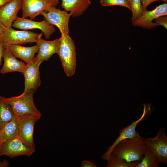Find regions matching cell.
I'll use <instances>...</instances> for the list:
<instances>
[{
	"label": "cell",
	"mask_w": 167,
	"mask_h": 167,
	"mask_svg": "<svg viewBox=\"0 0 167 167\" xmlns=\"http://www.w3.org/2000/svg\"><path fill=\"white\" fill-rule=\"evenodd\" d=\"M11 0H0V7Z\"/></svg>",
	"instance_id": "4dcf8cb0"
},
{
	"label": "cell",
	"mask_w": 167,
	"mask_h": 167,
	"mask_svg": "<svg viewBox=\"0 0 167 167\" xmlns=\"http://www.w3.org/2000/svg\"><path fill=\"white\" fill-rule=\"evenodd\" d=\"M164 0V2H165V3H167V0Z\"/></svg>",
	"instance_id": "1f68e13d"
},
{
	"label": "cell",
	"mask_w": 167,
	"mask_h": 167,
	"mask_svg": "<svg viewBox=\"0 0 167 167\" xmlns=\"http://www.w3.org/2000/svg\"><path fill=\"white\" fill-rule=\"evenodd\" d=\"M143 138L139 135L123 139L116 145L111 153L124 159L128 163L140 162L147 148Z\"/></svg>",
	"instance_id": "6da1fadb"
},
{
	"label": "cell",
	"mask_w": 167,
	"mask_h": 167,
	"mask_svg": "<svg viewBox=\"0 0 167 167\" xmlns=\"http://www.w3.org/2000/svg\"><path fill=\"white\" fill-rule=\"evenodd\" d=\"M144 156L136 167H158L160 163L153 152L147 147Z\"/></svg>",
	"instance_id": "7402d4cb"
},
{
	"label": "cell",
	"mask_w": 167,
	"mask_h": 167,
	"mask_svg": "<svg viewBox=\"0 0 167 167\" xmlns=\"http://www.w3.org/2000/svg\"><path fill=\"white\" fill-rule=\"evenodd\" d=\"M12 26L15 28L25 30L39 29L42 31L46 39H49L55 31L54 26L45 19L37 22L18 16L13 22Z\"/></svg>",
	"instance_id": "30bf717a"
},
{
	"label": "cell",
	"mask_w": 167,
	"mask_h": 167,
	"mask_svg": "<svg viewBox=\"0 0 167 167\" xmlns=\"http://www.w3.org/2000/svg\"><path fill=\"white\" fill-rule=\"evenodd\" d=\"M36 43L38 46V50L36 57L38 61L42 63L43 61H48L53 54H57L60 45V38L48 41L41 37L37 40Z\"/></svg>",
	"instance_id": "9a60e30c"
},
{
	"label": "cell",
	"mask_w": 167,
	"mask_h": 167,
	"mask_svg": "<svg viewBox=\"0 0 167 167\" xmlns=\"http://www.w3.org/2000/svg\"><path fill=\"white\" fill-rule=\"evenodd\" d=\"M160 0L164 2V0H141L143 13L147 10V7L151 3Z\"/></svg>",
	"instance_id": "484cf974"
},
{
	"label": "cell",
	"mask_w": 167,
	"mask_h": 167,
	"mask_svg": "<svg viewBox=\"0 0 167 167\" xmlns=\"http://www.w3.org/2000/svg\"><path fill=\"white\" fill-rule=\"evenodd\" d=\"M35 92L32 90L24 91L19 96L9 98L4 97V100L11 106L15 117L27 114L41 116L36 107L33 96Z\"/></svg>",
	"instance_id": "3957f363"
},
{
	"label": "cell",
	"mask_w": 167,
	"mask_h": 167,
	"mask_svg": "<svg viewBox=\"0 0 167 167\" xmlns=\"http://www.w3.org/2000/svg\"><path fill=\"white\" fill-rule=\"evenodd\" d=\"M41 116L39 115L30 114L16 117L18 124L16 137L34 152L36 150L33 137L34 126Z\"/></svg>",
	"instance_id": "277c9868"
},
{
	"label": "cell",
	"mask_w": 167,
	"mask_h": 167,
	"mask_svg": "<svg viewBox=\"0 0 167 167\" xmlns=\"http://www.w3.org/2000/svg\"><path fill=\"white\" fill-rule=\"evenodd\" d=\"M143 108L142 116L137 120L132 122L127 126L121 129L119 131V135L115 140L113 143L109 147L106 152L101 157L102 159L107 161L112 150L116 145L121 140L126 138H132L139 136L138 132L136 131V127L140 122L146 119L154 109L152 105L150 103L143 104Z\"/></svg>",
	"instance_id": "5b68a950"
},
{
	"label": "cell",
	"mask_w": 167,
	"mask_h": 167,
	"mask_svg": "<svg viewBox=\"0 0 167 167\" xmlns=\"http://www.w3.org/2000/svg\"><path fill=\"white\" fill-rule=\"evenodd\" d=\"M34 152L15 137L8 140L2 144L0 149V156L5 155L11 158L20 156H30Z\"/></svg>",
	"instance_id": "7c38bea8"
},
{
	"label": "cell",
	"mask_w": 167,
	"mask_h": 167,
	"mask_svg": "<svg viewBox=\"0 0 167 167\" xmlns=\"http://www.w3.org/2000/svg\"><path fill=\"white\" fill-rule=\"evenodd\" d=\"M22 7V0H11L5 3L0 7V21L6 27L12 28Z\"/></svg>",
	"instance_id": "5bb4252c"
},
{
	"label": "cell",
	"mask_w": 167,
	"mask_h": 167,
	"mask_svg": "<svg viewBox=\"0 0 167 167\" xmlns=\"http://www.w3.org/2000/svg\"><path fill=\"white\" fill-rule=\"evenodd\" d=\"M167 15V4L165 3L159 5L152 10H146L138 19L131 22L133 26L151 29L157 26L155 22H152L153 20Z\"/></svg>",
	"instance_id": "4fadbf2b"
},
{
	"label": "cell",
	"mask_w": 167,
	"mask_h": 167,
	"mask_svg": "<svg viewBox=\"0 0 167 167\" xmlns=\"http://www.w3.org/2000/svg\"><path fill=\"white\" fill-rule=\"evenodd\" d=\"M81 167H96L94 163L88 161H83L81 164Z\"/></svg>",
	"instance_id": "4316f807"
},
{
	"label": "cell",
	"mask_w": 167,
	"mask_h": 167,
	"mask_svg": "<svg viewBox=\"0 0 167 167\" xmlns=\"http://www.w3.org/2000/svg\"><path fill=\"white\" fill-rule=\"evenodd\" d=\"M18 129L17 117L0 128V149L2 144L8 140L16 137Z\"/></svg>",
	"instance_id": "d6986e66"
},
{
	"label": "cell",
	"mask_w": 167,
	"mask_h": 167,
	"mask_svg": "<svg viewBox=\"0 0 167 167\" xmlns=\"http://www.w3.org/2000/svg\"><path fill=\"white\" fill-rule=\"evenodd\" d=\"M8 165V163L6 161H1L0 160V167H7Z\"/></svg>",
	"instance_id": "f546056e"
},
{
	"label": "cell",
	"mask_w": 167,
	"mask_h": 167,
	"mask_svg": "<svg viewBox=\"0 0 167 167\" xmlns=\"http://www.w3.org/2000/svg\"><path fill=\"white\" fill-rule=\"evenodd\" d=\"M3 50L4 48L3 44L2 43L0 44V66L2 65Z\"/></svg>",
	"instance_id": "f1b7e54d"
},
{
	"label": "cell",
	"mask_w": 167,
	"mask_h": 167,
	"mask_svg": "<svg viewBox=\"0 0 167 167\" xmlns=\"http://www.w3.org/2000/svg\"><path fill=\"white\" fill-rule=\"evenodd\" d=\"M41 63L35 57L33 60L26 64L23 73L24 78V91L32 90L35 92L41 84L39 67Z\"/></svg>",
	"instance_id": "8fae6325"
},
{
	"label": "cell",
	"mask_w": 167,
	"mask_h": 167,
	"mask_svg": "<svg viewBox=\"0 0 167 167\" xmlns=\"http://www.w3.org/2000/svg\"><path fill=\"white\" fill-rule=\"evenodd\" d=\"M147 147L150 149L160 163H167V138L164 128H160L154 138H143Z\"/></svg>",
	"instance_id": "ba28073f"
},
{
	"label": "cell",
	"mask_w": 167,
	"mask_h": 167,
	"mask_svg": "<svg viewBox=\"0 0 167 167\" xmlns=\"http://www.w3.org/2000/svg\"><path fill=\"white\" fill-rule=\"evenodd\" d=\"M2 58L3 65L0 73L4 74L8 73L18 72L23 74L26 63L19 61L10 51L8 48H4Z\"/></svg>",
	"instance_id": "2e32d148"
},
{
	"label": "cell",
	"mask_w": 167,
	"mask_h": 167,
	"mask_svg": "<svg viewBox=\"0 0 167 167\" xmlns=\"http://www.w3.org/2000/svg\"><path fill=\"white\" fill-rule=\"evenodd\" d=\"M41 15L50 24L55 25L59 29L61 36L69 34V22L71 14L65 10L52 7L43 11Z\"/></svg>",
	"instance_id": "52a82bcc"
},
{
	"label": "cell",
	"mask_w": 167,
	"mask_h": 167,
	"mask_svg": "<svg viewBox=\"0 0 167 167\" xmlns=\"http://www.w3.org/2000/svg\"><path fill=\"white\" fill-rule=\"evenodd\" d=\"M0 95V128L16 118L11 106Z\"/></svg>",
	"instance_id": "ffe728a7"
},
{
	"label": "cell",
	"mask_w": 167,
	"mask_h": 167,
	"mask_svg": "<svg viewBox=\"0 0 167 167\" xmlns=\"http://www.w3.org/2000/svg\"><path fill=\"white\" fill-rule=\"evenodd\" d=\"M43 35L27 30L19 31L12 28L6 27L2 40L4 48H8L12 45H23L30 43H36Z\"/></svg>",
	"instance_id": "8992f818"
},
{
	"label": "cell",
	"mask_w": 167,
	"mask_h": 167,
	"mask_svg": "<svg viewBox=\"0 0 167 167\" xmlns=\"http://www.w3.org/2000/svg\"><path fill=\"white\" fill-rule=\"evenodd\" d=\"M62 7L73 17L80 16L91 4L90 0H61Z\"/></svg>",
	"instance_id": "ac0fdd59"
},
{
	"label": "cell",
	"mask_w": 167,
	"mask_h": 167,
	"mask_svg": "<svg viewBox=\"0 0 167 167\" xmlns=\"http://www.w3.org/2000/svg\"><path fill=\"white\" fill-rule=\"evenodd\" d=\"M59 0H22V17L33 19L44 11L59 4Z\"/></svg>",
	"instance_id": "9c48e42d"
},
{
	"label": "cell",
	"mask_w": 167,
	"mask_h": 167,
	"mask_svg": "<svg viewBox=\"0 0 167 167\" xmlns=\"http://www.w3.org/2000/svg\"><path fill=\"white\" fill-rule=\"evenodd\" d=\"M6 27L0 21V44L2 43Z\"/></svg>",
	"instance_id": "83f0119b"
},
{
	"label": "cell",
	"mask_w": 167,
	"mask_h": 167,
	"mask_svg": "<svg viewBox=\"0 0 167 167\" xmlns=\"http://www.w3.org/2000/svg\"><path fill=\"white\" fill-rule=\"evenodd\" d=\"M100 3L102 6H122L127 7L131 10L129 0H101Z\"/></svg>",
	"instance_id": "cb8c5ba5"
},
{
	"label": "cell",
	"mask_w": 167,
	"mask_h": 167,
	"mask_svg": "<svg viewBox=\"0 0 167 167\" xmlns=\"http://www.w3.org/2000/svg\"><path fill=\"white\" fill-rule=\"evenodd\" d=\"M132 12L131 22L136 20L143 13L141 0H129Z\"/></svg>",
	"instance_id": "603a6c76"
},
{
	"label": "cell",
	"mask_w": 167,
	"mask_h": 167,
	"mask_svg": "<svg viewBox=\"0 0 167 167\" xmlns=\"http://www.w3.org/2000/svg\"><path fill=\"white\" fill-rule=\"evenodd\" d=\"M108 165L106 167H136L140 162L138 161L128 163L119 156L111 153L107 161Z\"/></svg>",
	"instance_id": "44dd1931"
},
{
	"label": "cell",
	"mask_w": 167,
	"mask_h": 167,
	"mask_svg": "<svg viewBox=\"0 0 167 167\" xmlns=\"http://www.w3.org/2000/svg\"><path fill=\"white\" fill-rule=\"evenodd\" d=\"M57 54L67 76H73L75 71L76 54L75 42L69 34L61 36Z\"/></svg>",
	"instance_id": "7a4b0ae2"
},
{
	"label": "cell",
	"mask_w": 167,
	"mask_h": 167,
	"mask_svg": "<svg viewBox=\"0 0 167 167\" xmlns=\"http://www.w3.org/2000/svg\"><path fill=\"white\" fill-rule=\"evenodd\" d=\"M155 22L157 26L161 25L167 29V15L160 16L155 19Z\"/></svg>",
	"instance_id": "d4e9b609"
},
{
	"label": "cell",
	"mask_w": 167,
	"mask_h": 167,
	"mask_svg": "<svg viewBox=\"0 0 167 167\" xmlns=\"http://www.w3.org/2000/svg\"><path fill=\"white\" fill-rule=\"evenodd\" d=\"M8 49L15 58L21 59L27 64L31 62L35 57V54L38 52V46L37 44L31 47L12 45L8 47Z\"/></svg>",
	"instance_id": "e0dca14e"
}]
</instances>
